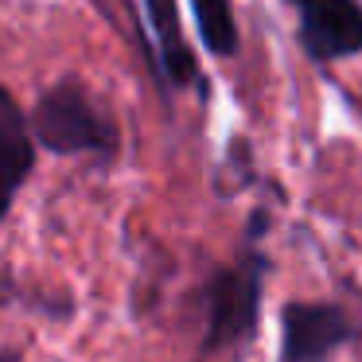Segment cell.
Masks as SVG:
<instances>
[{"mask_svg":"<svg viewBox=\"0 0 362 362\" xmlns=\"http://www.w3.org/2000/svg\"><path fill=\"white\" fill-rule=\"evenodd\" d=\"M32 133L16 98L0 86V214L12 206V195L32 172Z\"/></svg>","mask_w":362,"mask_h":362,"instance_id":"cell-4","label":"cell"},{"mask_svg":"<svg viewBox=\"0 0 362 362\" xmlns=\"http://www.w3.org/2000/svg\"><path fill=\"white\" fill-rule=\"evenodd\" d=\"M199 20V32H203V43L214 51V55H230L238 43L234 32V12H230V0H191Z\"/></svg>","mask_w":362,"mask_h":362,"instance_id":"cell-7","label":"cell"},{"mask_svg":"<svg viewBox=\"0 0 362 362\" xmlns=\"http://www.w3.org/2000/svg\"><path fill=\"white\" fill-rule=\"evenodd\" d=\"M253 308H257V273H230L214 284V312H211V343H226V339L242 335L253 323Z\"/></svg>","mask_w":362,"mask_h":362,"instance_id":"cell-5","label":"cell"},{"mask_svg":"<svg viewBox=\"0 0 362 362\" xmlns=\"http://www.w3.org/2000/svg\"><path fill=\"white\" fill-rule=\"evenodd\" d=\"M346 339V320L327 304H292L284 312V362H323Z\"/></svg>","mask_w":362,"mask_h":362,"instance_id":"cell-3","label":"cell"},{"mask_svg":"<svg viewBox=\"0 0 362 362\" xmlns=\"http://www.w3.org/2000/svg\"><path fill=\"white\" fill-rule=\"evenodd\" d=\"M32 129L47 148L55 152H86V148H110V125L98 117V110L71 86L51 90L40 102L32 117Z\"/></svg>","mask_w":362,"mask_h":362,"instance_id":"cell-1","label":"cell"},{"mask_svg":"<svg viewBox=\"0 0 362 362\" xmlns=\"http://www.w3.org/2000/svg\"><path fill=\"white\" fill-rule=\"evenodd\" d=\"M144 4H148V20H152V32H156V43H160L164 71L175 82H187L195 74V63H191V47L180 32V8H175V0H144Z\"/></svg>","mask_w":362,"mask_h":362,"instance_id":"cell-6","label":"cell"},{"mask_svg":"<svg viewBox=\"0 0 362 362\" xmlns=\"http://www.w3.org/2000/svg\"><path fill=\"white\" fill-rule=\"evenodd\" d=\"M300 12L304 47L315 59H343L362 51V8L354 0H292Z\"/></svg>","mask_w":362,"mask_h":362,"instance_id":"cell-2","label":"cell"}]
</instances>
